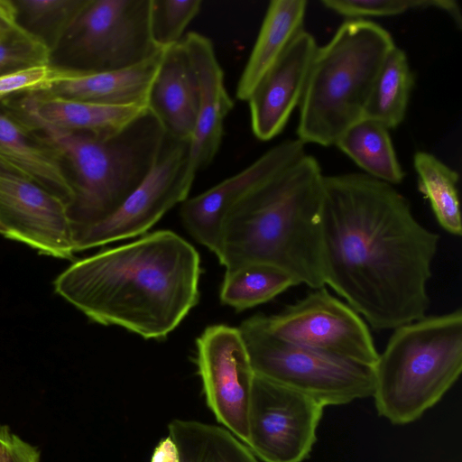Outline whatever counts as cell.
<instances>
[{"instance_id":"obj_17","label":"cell","mask_w":462,"mask_h":462,"mask_svg":"<svg viewBox=\"0 0 462 462\" xmlns=\"http://www.w3.org/2000/svg\"><path fill=\"white\" fill-rule=\"evenodd\" d=\"M199 103L197 75L180 41L162 50L146 106L166 135L189 142L197 121Z\"/></svg>"},{"instance_id":"obj_30","label":"cell","mask_w":462,"mask_h":462,"mask_svg":"<svg viewBox=\"0 0 462 462\" xmlns=\"http://www.w3.org/2000/svg\"><path fill=\"white\" fill-rule=\"evenodd\" d=\"M50 51L16 23L0 31V76L50 65Z\"/></svg>"},{"instance_id":"obj_13","label":"cell","mask_w":462,"mask_h":462,"mask_svg":"<svg viewBox=\"0 0 462 462\" xmlns=\"http://www.w3.org/2000/svg\"><path fill=\"white\" fill-rule=\"evenodd\" d=\"M0 223L9 239L23 243L42 254L73 259L76 252L67 205L2 160Z\"/></svg>"},{"instance_id":"obj_14","label":"cell","mask_w":462,"mask_h":462,"mask_svg":"<svg viewBox=\"0 0 462 462\" xmlns=\"http://www.w3.org/2000/svg\"><path fill=\"white\" fill-rule=\"evenodd\" d=\"M306 154L297 139L273 146L250 165L204 192L181 203L180 217L189 235L215 254L224 217L232 206L250 190L288 169Z\"/></svg>"},{"instance_id":"obj_4","label":"cell","mask_w":462,"mask_h":462,"mask_svg":"<svg viewBox=\"0 0 462 462\" xmlns=\"http://www.w3.org/2000/svg\"><path fill=\"white\" fill-rule=\"evenodd\" d=\"M5 106L60 155L72 189L73 235L114 214L151 170L164 131L147 111L113 134L67 130L39 118L14 97Z\"/></svg>"},{"instance_id":"obj_11","label":"cell","mask_w":462,"mask_h":462,"mask_svg":"<svg viewBox=\"0 0 462 462\" xmlns=\"http://www.w3.org/2000/svg\"><path fill=\"white\" fill-rule=\"evenodd\" d=\"M323 409L313 398L254 374L246 446L264 462H301L316 441Z\"/></svg>"},{"instance_id":"obj_19","label":"cell","mask_w":462,"mask_h":462,"mask_svg":"<svg viewBox=\"0 0 462 462\" xmlns=\"http://www.w3.org/2000/svg\"><path fill=\"white\" fill-rule=\"evenodd\" d=\"M162 50L127 68L76 74L42 92L61 98L109 106L145 105Z\"/></svg>"},{"instance_id":"obj_7","label":"cell","mask_w":462,"mask_h":462,"mask_svg":"<svg viewBox=\"0 0 462 462\" xmlns=\"http://www.w3.org/2000/svg\"><path fill=\"white\" fill-rule=\"evenodd\" d=\"M238 328L254 374L324 407L372 397L374 366L282 340L268 331L263 314L246 319Z\"/></svg>"},{"instance_id":"obj_3","label":"cell","mask_w":462,"mask_h":462,"mask_svg":"<svg viewBox=\"0 0 462 462\" xmlns=\"http://www.w3.org/2000/svg\"><path fill=\"white\" fill-rule=\"evenodd\" d=\"M321 168L305 154L255 187L226 214L216 253L226 271L264 263L311 289L324 287L321 262Z\"/></svg>"},{"instance_id":"obj_26","label":"cell","mask_w":462,"mask_h":462,"mask_svg":"<svg viewBox=\"0 0 462 462\" xmlns=\"http://www.w3.org/2000/svg\"><path fill=\"white\" fill-rule=\"evenodd\" d=\"M298 285L290 274L277 267L250 263L225 273L219 298L222 304L242 311Z\"/></svg>"},{"instance_id":"obj_5","label":"cell","mask_w":462,"mask_h":462,"mask_svg":"<svg viewBox=\"0 0 462 462\" xmlns=\"http://www.w3.org/2000/svg\"><path fill=\"white\" fill-rule=\"evenodd\" d=\"M394 46L390 32L375 23H343L315 52L299 105L298 139L304 144L334 145L364 118L375 79Z\"/></svg>"},{"instance_id":"obj_35","label":"cell","mask_w":462,"mask_h":462,"mask_svg":"<svg viewBox=\"0 0 462 462\" xmlns=\"http://www.w3.org/2000/svg\"><path fill=\"white\" fill-rule=\"evenodd\" d=\"M0 234L3 235L4 236L6 234V230L1 223H0Z\"/></svg>"},{"instance_id":"obj_34","label":"cell","mask_w":462,"mask_h":462,"mask_svg":"<svg viewBox=\"0 0 462 462\" xmlns=\"http://www.w3.org/2000/svg\"><path fill=\"white\" fill-rule=\"evenodd\" d=\"M15 23L14 10L11 0H0V31Z\"/></svg>"},{"instance_id":"obj_1","label":"cell","mask_w":462,"mask_h":462,"mask_svg":"<svg viewBox=\"0 0 462 462\" xmlns=\"http://www.w3.org/2000/svg\"><path fill=\"white\" fill-rule=\"evenodd\" d=\"M439 236L393 185L365 173L324 176V284L377 330L426 316Z\"/></svg>"},{"instance_id":"obj_15","label":"cell","mask_w":462,"mask_h":462,"mask_svg":"<svg viewBox=\"0 0 462 462\" xmlns=\"http://www.w3.org/2000/svg\"><path fill=\"white\" fill-rule=\"evenodd\" d=\"M318 47L312 34L300 31L251 93L246 102L257 139L270 141L283 131L300 103Z\"/></svg>"},{"instance_id":"obj_29","label":"cell","mask_w":462,"mask_h":462,"mask_svg":"<svg viewBox=\"0 0 462 462\" xmlns=\"http://www.w3.org/2000/svg\"><path fill=\"white\" fill-rule=\"evenodd\" d=\"M201 5V0H150L149 28L155 46L163 50L180 42Z\"/></svg>"},{"instance_id":"obj_16","label":"cell","mask_w":462,"mask_h":462,"mask_svg":"<svg viewBox=\"0 0 462 462\" xmlns=\"http://www.w3.org/2000/svg\"><path fill=\"white\" fill-rule=\"evenodd\" d=\"M194 67L199 87L197 121L189 141L188 170L196 177L217 154L225 119L234 107L226 86L224 71L213 43L199 32H189L181 40Z\"/></svg>"},{"instance_id":"obj_28","label":"cell","mask_w":462,"mask_h":462,"mask_svg":"<svg viewBox=\"0 0 462 462\" xmlns=\"http://www.w3.org/2000/svg\"><path fill=\"white\" fill-rule=\"evenodd\" d=\"M321 4L348 20L394 16L413 9L434 8L447 13L458 27L462 25L460 8L452 0H323Z\"/></svg>"},{"instance_id":"obj_8","label":"cell","mask_w":462,"mask_h":462,"mask_svg":"<svg viewBox=\"0 0 462 462\" xmlns=\"http://www.w3.org/2000/svg\"><path fill=\"white\" fill-rule=\"evenodd\" d=\"M150 0H87L58 46L50 65L79 73L135 65L161 51L149 28Z\"/></svg>"},{"instance_id":"obj_31","label":"cell","mask_w":462,"mask_h":462,"mask_svg":"<svg viewBox=\"0 0 462 462\" xmlns=\"http://www.w3.org/2000/svg\"><path fill=\"white\" fill-rule=\"evenodd\" d=\"M79 73L51 65L32 67L0 76V101L24 93L43 91Z\"/></svg>"},{"instance_id":"obj_25","label":"cell","mask_w":462,"mask_h":462,"mask_svg":"<svg viewBox=\"0 0 462 462\" xmlns=\"http://www.w3.org/2000/svg\"><path fill=\"white\" fill-rule=\"evenodd\" d=\"M413 165L418 189L428 199L439 225L453 236H461L457 172L427 152H416Z\"/></svg>"},{"instance_id":"obj_6","label":"cell","mask_w":462,"mask_h":462,"mask_svg":"<svg viewBox=\"0 0 462 462\" xmlns=\"http://www.w3.org/2000/svg\"><path fill=\"white\" fill-rule=\"evenodd\" d=\"M374 371L378 414L399 425L419 419L462 372L461 309L394 328Z\"/></svg>"},{"instance_id":"obj_33","label":"cell","mask_w":462,"mask_h":462,"mask_svg":"<svg viewBox=\"0 0 462 462\" xmlns=\"http://www.w3.org/2000/svg\"><path fill=\"white\" fill-rule=\"evenodd\" d=\"M151 462H180V454L174 440L166 437L155 447Z\"/></svg>"},{"instance_id":"obj_12","label":"cell","mask_w":462,"mask_h":462,"mask_svg":"<svg viewBox=\"0 0 462 462\" xmlns=\"http://www.w3.org/2000/svg\"><path fill=\"white\" fill-rule=\"evenodd\" d=\"M196 346L208 406L217 421L246 445L254 373L239 328L209 326L197 338Z\"/></svg>"},{"instance_id":"obj_24","label":"cell","mask_w":462,"mask_h":462,"mask_svg":"<svg viewBox=\"0 0 462 462\" xmlns=\"http://www.w3.org/2000/svg\"><path fill=\"white\" fill-rule=\"evenodd\" d=\"M414 76L407 55L396 45L387 54L369 97L364 117L386 128L399 126L405 118Z\"/></svg>"},{"instance_id":"obj_2","label":"cell","mask_w":462,"mask_h":462,"mask_svg":"<svg viewBox=\"0 0 462 462\" xmlns=\"http://www.w3.org/2000/svg\"><path fill=\"white\" fill-rule=\"evenodd\" d=\"M200 273L195 247L158 230L74 262L53 287L96 323L162 339L198 304Z\"/></svg>"},{"instance_id":"obj_18","label":"cell","mask_w":462,"mask_h":462,"mask_svg":"<svg viewBox=\"0 0 462 462\" xmlns=\"http://www.w3.org/2000/svg\"><path fill=\"white\" fill-rule=\"evenodd\" d=\"M0 160L58 197L67 208L73 199L57 152L0 101Z\"/></svg>"},{"instance_id":"obj_20","label":"cell","mask_w":462,"mask_h":462,"mask_svg":"<svg viewBox=\"0 0 462 462\" xmlns=\"http://www.w3.org/2000/svg\"><path fill=\"white\" fill-rule=\"evenodd\" d=\"M14 98L53 125L98 134H116L148 111L145 105H101L53 97L42 91L24 93Z\"/></svg>"},{"instance_id":"obj_22","label":"cell","mask_w":462,"mask_h":462,"mask_svg":"<svg viewBox=\"0 0 462 462\" xmlns=\"http://www.w3.org/2000/svg\"><path fill=\"white\" fill-rule=\"evenodd\" d=\"M334 145L372 178L393 186L404 178L389 129L374 120L364 117L357 121Z\"/></svg>"},{"instance_id":"obj_32","label":"cell","mask_w":462,"mask_h":462,"mask_svg":"<svg viewBox=\"0 0 462 462\" xmlns=\"http://www.w3.org/2000/svg\"><path fill=\"white\" fill-rule=\"evenodd\" d=\"M0 462H41L39 449L0 423Z\"/></svg>"},{"instance_id":"obj_23","label":"cell","mask_w":462,"mask_h":462,"mask_svg":"<svg viewBox=\"0 0 462 462\" xmlns=\"http://www.w3.org/2000/svg\"><path fill=\"white\" fill-rule=\"evenodd\" d=\"M168 430L178 448L180 462H257L250 448L224 428L174 420Z\"/></svg>"},{"instance_id":"obj_27","label":"cell","mask_w":462,"mask_h":462,"mask_svg":"<svg viewBox=\"0 0 462 462\" xmlns=\"http://www.w3.org/2000/svg\"><path fill=\"white\" fill-rule=\"evenodd\" d=\"M16 24L51 52L87 0H11Z\"/></svg>"},{"instance_id":"obj_21","label":"cell","mask_w":462,"mask_h":462,"mask_svg":"<svg viewBox=\"0 0 462 462\" xmlns=\"http://www.w3.org/2000/svg\"><path fill=\"white\" fill-rule=\"evenodd\" d=\"M307 1L273 0L269 3L256 41L236 85V96L247 101L263 76L302 31Z\"/></svg>"},{"instance_id":"obj_9","label":"cell","mask_w":462,"mask_h":462,"mask_svg":"<svg viewBox=\"0 0 462 462\" xmlns=\"http://www.w3.org/2000/svg\"><path fill=\"white\" fill-rule=\"evenodd\" d=\"M189 142L164 135L143 181L105 220L73 235L75 252L143 236L171 208L188 199L195 177L188 170Z\"/></svg>"},{"instance_id":"obj_10","label":"cell","mask_w":462,"mask_h":462,"mask_svg":"<svg viewBox=\"0 0 462 462\" xmlns=\"http://www.w3.org/2000/svg\"><path fill=\"white\" fill-rule=\"evenodd\" d=\"M263 320L273 336L337 357L374 366L379 356L364 319L325 286Z\"/></svg>"}]
</instances>
